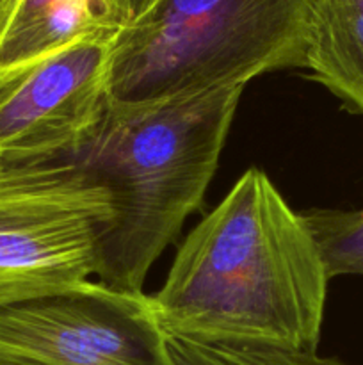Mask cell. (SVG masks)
Instances as JSON below:
<instances>
[{
  "mask_svg": "<svg viewBox=\"0 0 363 365\" xmlns=\"http://www.w3.org/2000/svg\"><path fill=\"white\" fill-rule=\"evenodd\" d=\"M331 278L305 212L249 168L185 235L152 296L167 337L317 351Z\"/></svg>",
  "mask_w": 363,
  "mask_h": 365,
  "instance_id": "cell-1",
  "label": "cell"
},
{
  "mask_svg": "<svg viewBox=\"0 0 363 365\" xmlns=\"http://www.w3.org/2000/svg\"><path fill=\"white\" fill-rule=\"evenodd\" d=\"M244 88H217L141 107H109L68 159L110 198L96 280L142 291L164 250L201 207Z\"/></svg>",
  "mask_w": 363,
  "mask_h": 365,
  "instance_id": "cell-2",
  "label": "cell"
},
{
  "mask_svg": "<svg viewBox=\"0 0 363 365\" xmlns=\"http://www.w3.org/2000/svg\"><path fill=\"white\" fill-rule=\"evenodd\" d=\"M313 0H160L112 41V107H141L305 68Z\"/></svg>",
  "mask_w": 363,
  "mask_h": 365,
  "instance_id": "cell-3",
  "label": "cell"
},
{
  "mask_svg": "<svg viewBox=\"0 0 363 365\" xmlns=\"http://www.w3.org/2000/svg\"><path fill=\"white\" fill-rule=\"evenodd\" d=\"M110 198L68 157L0 160V309L98 273Z\"/></svg>",
  "mask_w": 363,
  "mask_h": 365,
  "instance_id": "cell-4",
  "label": "cell"
},
{
  "mask_svg": "<svg viewBox=\"0 0 363 365\" xmlns=\"http://www.w3.org/2000/svg\"><path fill=\"white\" fill-rule=\"evenodd\" d=\"M0 365H171L152 296L91 280L0 309Z\"/></svg>",
  "mask_w": 363,
  "mask_h": 365,
  "instance_id": "cell-5",
  "label": "cell"
},
{
  "mask_svg": "<svg viewBox=\"0 0 363 365\" xmlns=\"http://www.w3.org/2000/svg\"><path fill=\"white\" fill-rule=\"evenodd\" d=\"M112 41H85L0 73V160L71 157L110 107Z\"/></svg>",
  "mask_w": 363,
  "mask_h": 365,
  "instance_id": "cell-6",
  "label": "cell"
},
{
  "mask_svg": "<svg viewBox=\"0 0 363 365\" xmlns=\"http://www.w3.org/2000/svg\"><path fill=\"white\" fill-rule=\"evenodd\" d=\"M117 0H0V73L85 41H114Z\"/></svg>",
  "mask_w": 363,
  "mask_h": 365,
  "instance_id": "cell-7",
  "label": "cell"
},
{
  "mask_svg": "<svg viewBox=\"0 0 363 365\" xmlns=\"http://www.w3.org/2000/svg\"><path fill=\"white\" fill-rule=\"evenodd\" d=\"M302 70L363 116V0H313Z\"/></svg>",
  "mask_w": 363,
  "mask_h": 365,
  "instance_id": "cell-8",
  "label": "cell"
},
{
  "mask_svg": "<svg viewBox=\"0 0 363 365\" xmlns=\"http://www.w3.org/2000/svg\"><path fill=\"white\" fill-rule=\"evenodd\" d=\"M330 278H363V209L305 212Z\"/></svg>",
  "mask_w": 363,
  "mask_h": 365,
  "instance_id": "cell-9",
  "label": "cell"
},
{
  "mask_svg": "<svg viewBox=\"0 0 363 365\" xmlns=\"http://www.w3.org/2000/svg\"><path fill=\"white\" fill-rule=\"evenodd\" d=\"M235 365H349L317 351H281L269 348H214Z\"/></svg>",
  "mask_w": 363,
  "mask_h": 365,
  "instance_id": "cell-10",
  "label": "cell"
},
{
  "mask_svg": "<svg viewBox=\"0 0 363 365\" xmlns=\"http://www.w3.org/2000/svg\"><path fill=\"white\" fill-rule=\"evenodd\" d=\"M171 365H235L209 346L167 337Z\"/></svg>",
  "mask_w": 363,
  "mask_h": 365,
  "instance_id": "cell-11",
  "label": "cell"
},
{
  "mask_svg": "<svg viewBox=\"0 0 363 365\" xmlns=\"http://www.w3.org/2000/svg\"><path fill=\"white\" fill-rule=\"evenodd\" d=\"M159 2L160 0H117V6H120L125 27H128L130 24L137 21L139 18L144 16V14L148 13V11H152Z\"/></svg>",
  "mask_w": 363,
  "mask_h": 365,
  "instance_id": "cell-12",
  "label": "cell"
}]
</instances>
